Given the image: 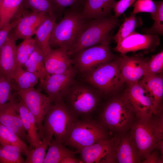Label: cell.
<instances>
[{
    "label": "cell",
    "mask_w": 163,
    "mask_h": 163,
    "mask_svg": "<svg viewBox=\"0 0 163 163\" xmlns=\"http://www.w3.org/2000/svg\"><path fill=\"white\" fill-rule=\"evenodd\" d=\"M1 0H0V6L1 4Z\"/></svg>",
    "instance_id": "obj_44"
},
{
    "label": "cell",
    "mask_w": 163,
    "mask_h": 163,
    "mask_svg": "<svg viewBox=\"0 0 163 163\" xmlns=\"http://www.w3.org/2000/svg\"><path fill=\"white\" fill-rule=\"evenodd\" d=\"M42 140L39 146L23 153L26 157L25 163H43L49 142L44 139Z\"/></svg>",
    "instance_id": "obj_34"
},
{
    "label": "cell",
    "mask_w": 163,
    "mask_h": 163,
    "mask_svg": "<svg viewBox=\"0 0 163 163\" xmlns=\"http://www.w3.org/2000/svg\"><path fill=\"white\" fill-rule=\"evenodd\" d=\"M136 118L120 96L113 97L106 103L98 121L107 131L121 134L130 129Z\"/></svg>",
    "instance_id": "obj_6"
},
{
    "label": "cell",
    "mask_w": 163,
    "mask_h": 163,
    "mask_svg": "<svg viewBox=\"0 0 163 163\" xmlns=\"http://www.w3.org/2000/svg\"><path fill=\"white\" fill-rule=\"evenodd\" d=\"M15 99L0 106V123L13 131L23 141L29 143L27 132L24 127Z\"/></svg>",
    "instance_id": "obj_16"
},
{
    "label": "cell",
    "mask_w": 163,
    "mask_h": 163,
    "mask_svg": "<svg viewBox=\"0 0 163 163\" xmlns=\"http://www.w3.org/2000/svg\"><path fill=\"white\" fill-rule=\"evenodd\" d=\"M115 2V0H85L81 14L88 20L108 17Z\"/></svg>",
    "instance_id": "obj_22"
},
{
    "label": "cell",
    "mask_w": 163,
    "mask_h": 163,
    "mask_svg": "<svg viewBox=\"0 0 163 163\" xmlns=\"http://www.w3.org/2000/svg\"><path fill=\"white\" fill-rule=\"evenodd\" d=\"M130 130L142 162L155 149L163 151L162 111L146 117L137 118Z\"/></svg>",
    "instance_id": "obj_1"
},
{
    "label": "cell",
    "mask_w": 163,
    "mask_h": 163,
    "mask_svg": "<svg viewBox=\"0 0 163 163\" xmlns=\"http://www.w3.org/2000/svg\"><path fill=\"white\" fill-rule=\"evenodd\" d=\"M45 63L48 75L62 73L72 67L73 61L67 51L61 48L52 50L45 57Z\"/></svg>",
    "instance_id": "obj_20"
},
{
    "label": "cell",
    "mask_w": 163,
    "mask_h": 163,
    "mask_svg": "<svg viewBox=\"0 0 163 163\" xmlns=\"http://www.w3.org/2000/svg\"><path fill=\"white\" fill-rule=\"evenodd\" d=\"M88 84L75 82L62 99L71 113L77 119L91 118L100 101L101 94Z\"/></svg>",
    "instance_id": "obj_2"
},
{
    "label": "cell",
    "mask_w": 163,
    "mask_h": 163,
    "mask_svg": "<svg viewBox=\"0 0 163 163\" xmlns=\"http://www.w3.org/2000/svg\"><path fill=\"white\" fill-rule=\"evenodd\" d=\"M128 85L121 97L137 118L149 116L162 111L159 110L150 95L141 85Z\"/></svg>",
    "instance_id": "obj_10"
},
{
    "label": "cell",
    "mask_w": 163,
    "mask_h": 163,
    "mask_svg": "<svg viewBox=\"0 0 163 163\" xmlns=\"http://www.w3.org/2000/svg\"><path fill=\"white\" fill-rule=\"evenodd\" d=\"M47 153L43 163H60L62 159L69 156H75L77 151H73L66 148L62 143L52 138L50 141Z\"/></svg>",
    "instance_id": "obj_26"
},
{
    "label": "cell",
    "mask_w": 163,
    "mask_h": 163,
    "mask_svg": "<svg viewBox=\"0 0 163 163\" xmlns=\"http://www.w3.org/2000/svg\"><path fill=\"white\" fill-rule=\"evenodd\" d=\"M72 47L68 55H75L89 47L110 41L111 31L119 26L120 21L114 16L90 20Z\"/></svg>",
    "instance_id": "obj_3"
},
{
    "label": "cell",
    "mask_w": 163,
    "mask_h": 163,
    "mask_svg": "<svg viewBox=\"0 0 163 163\" xmlns=\"http://www.w3.org/2000/svg\"><path fill=\"white\" fill-rule=\"evenodd\" d=\"M160 44L157 34H141L135 31L117 44L113 50L122 54L139 50L148 53L155 51Z\"/></svg>",
    "instance_id": "obj_13"
},
{
    "label": "cell",
    "mask_w": 163,
    "mask_h": 163,
    "mask_svg": "<svg viewBox=\"0 0 163 163\" xmlns=\"http://www.w3.org/2000/svg\"><path fill=\"white\" fill-rule=\"evenodd\" d=\"M23 6L32 12L55 13L56 8L51 0H24Z\"/></svg>",
    "instance_id": "obj_36"
},
{
    "label": "cell",
    "mask_w": 163,
    "mask_h": 163,
    "mask_svg": "<svg viewBox=\"0 0 163 163\" xmlns=\"http://www.w3.org/2000/svg\"><path fill=\"white\" fill-rule=\"evenodd\" d=\"M84 163L116 162L113 139H104L81 149L78 152Z\"/></svg>",
    "instance_id": "obj_14"
},
{
    "label": "cell",
    "mask_w": 163,
    "mask_h": 163,
    "mask_svg": "<svg viewBox=\"0 0 163 163\" xmlns=\"http://www.w3.org/2000/svg\"><path fill=\"white\" fill-rule=\"evenodd\" d=\"M22 154L17 146L0 145V163H25Z\"/></svg>",
    "instance_id": "obj_32"
},
{
    "label": "cell",
    "mask_w": 163,
    "mask_h": 163,
    "mask_svg": "<svg viewBox=\"0 0 163 163\" xmlns=\"http://www.w3.org/2000/svg\"><path fill=\"white\" fill-rule=\"evenodd\" d=\"M56 9L62 10L68 7H75L83 0H51Z\"/></svg>",
    "instance_id": "obj_41"
},
{
    "label": "cell",
    "mask_w": 163,
    "mask_h": 163,
    "mask_svg": "<svg viewBox=\"0 0 163 163\" xmlns=\"http://www.w3.org/2000/svg\"><path fill=\"white\" fill-rule=\"evenodd\" d=\"M24 0H1L0 6V29L10 23L23 5Z\"/></svg>",
    "instance_id": "obj_28"
},
{
    "label": "cell",
    "mask_w": 163,
    "mask_h": 163,
    "mask_svg": "<svg viewBox=\"0 0 163 163\" xmlns=\"http://www.w3.org/2000/svg\"><path fill=\"white\" fill-rule=\"evenodd\" d=\"M136 15L131 13L129 17L125 18L117 33L112 37L117 44L135 32L137 27L142 25V21L141 18L136 17Z\"/></svg>",
    "instance_id": "obj_29"
},
{
    "label": "cell",
    "mask_w": 163,
    "mask_h": 163,
    "mask_svg": "<svg viewBox=\"0 0 163 163\" xmlns=\"http://www.w3.org/2000/svg\"><path fill=\"white\" fill-rule=\"evenodd\" d=\"M17 91L16 94L34 117L38 134L42 140L43 120L52 105V101L48 96L43 94L40 90L34 88Z\"/></svg>",
    "instance_id": "obj_11"
},
{
    "label": "cell",
    "mask_w": 163,
    "mask_h": 163,
    "mask_svg": "<svg viewBox=\"0 0 163 163\" xmlns=\"http://www.w3.org/2000/svg\"><path fill=\"white\" fill-rule=\"evenodd\" d=\"M16 90L34 88L38 82L39 78L34 74L17 65L13 76Z\"/></svg>",
    "instance_id": "obj_27"
},
{
    "label": "cell",
    "mask_w": 163,
    "mask_h": 163,
    "mask_svg": "<svg viewBox=\"0 0 163 163\" xmlns=\"http://www.w3.org/2000/svg\"><path fill=\"white\" fill-rule=\"evenodd\" d=\"M83 76L85 82L103 95L115 92L124 83L121 75L118 57Z\"/></svg>",
    "instance_id": "obj_8"
},
{
    "label": "cell",
    "mask_w": 163,
    "mask_h": 163,
    "mask_svg": "<svg viewBox=\"0 0 163 163\" xmlns=\"http://www.w3.org/2000/svg\"><path fill=\"white\" fill-rule=\"evenodd\" d=\"M136 0H120L115 2L113 9L114 13V16L118 18L123 14L131 5Z\"/></svg>",
    "instance_id": "obj_39"
},
{
    "label": "cell",
    "mask_w": 163,
    "mask_h": 163,
    "mask_svg": "<svg viewBox=\"0 0 163 163\" xmlns=\"http://www.w3.org/2000/svg\"><path fill=\"white\" fill-rule=\"evenodd\" d=\"M16 90L13 81L0 75V106L15 99L12 91Z\"/></svg>",
    "instance_id": "obj_35"
},
{
    "label": "cell",
    "mask_w": 163,
    "mask_h": 163,
    "mask_svg": "<svg viewBox=\"0 0 163 163\" xmlns=\"http://www.w3.org/2000/svg\"><path fill=\"white\" fill-rule=\"evenodd\" d=\"M138 83L142 86L150 95L158 108L162 110L163 74L146 75Z\"/></svg>",
    "instance_id": "obj_24"
},
{
    "label": "cell",
    "mask_w": 163,
    "mask_h": 163,
    "mask_svg": "<svg viewBox=\"0 0 163 163\" xmlns=\"http://www.w3.org/2000/svg\"><path fill=\"white\" fill-rule=\"evenodd\" d=\"M120 134L119 136L113 138L116 162L138 163L142 162L130 132Z\"/></svg>",
    "instance_id": "obj_17"
},
{
    "label": "cell",
    "mask_w": 163,
    "mask_h": 163,
    "mask_svg": "<svg viewBox=\"0 0 163 163\" xmlns=\"http://www.w3.org/2000/svg\"><path fill=\"white\" fill-rule=\"evenodd\" d=\"M43 120V139L48 142L53 138L63 144L77 119L71 113L62 99L52 102Z\"/></svg>",
    "instance_id": "obj_4"
},
{
    "label": "cell",
    "mask_w": 163,
    "mask_h": 163,
    "mask_svg": "<svg viewBox=\"0 0 163 163\" xmlns=\"http://www.w3.org/2000/svg\"><path fill=\"white\" fill-rule=\"evenodd\" d=\"M19 17L15 20L0 29V50L7 40L12 29L18 23Z\"/></svg>",
    "instance_id": "obj_40"
},
{
    "label": "cell",
    "mask_w": 163,
    "mask_h": 163,
    "mask_svg": "<svg viewBox=\"0 0 163 163\" xmlns=\"http://www.w3.org/2000/svg\"><path fill=\"white\" fill-rule=\"evenodd\" d=\"M156 7L154 12L151 13L152 18L154 20L152 27L149 28H145L143 31L146 34H163V2L154 1Z\"/></svg>",
    "instance_id": "obj_33"
},
{
    "label": "cell",
    "mask_w": 163,
    "mask_h": 163,
    "mask_svg": "<svg viewBox=\"0 0 163 163\" xmlns=\"http://www.w3.org/2000/svg\"><path fill=\"white\" fill-rule=\"evenodd\" d=\"M28 13L19 17V21L14 27L12 33L16 40L31 37L48 14L45 12Z\"/></svg>",
    "instance_id": "obj_18"
},
{
    "label": "cell",
    "mask_w": 163,
    "mask_h": 163,
    "mask_svg": "<svg viewBox=\"0 0 163 163\" xmlns=\"http://www.w3.org/2000/svg\"><path fill=\"white\" fill-rule=\"evenodd\" d=\"M142 163H163V151L158 149H155L147 158L142 161Z\"/></svg>",
    "instance_id": "obj_42"
},
{
    "label": "cell",
    "mask_w": 163,
    "mask_h": 163,
    "mask_svg": "<svg viewBox=\"0 0 163 163\" xmlns=\"http://www.w3.org/2000/svg\"><path fill=\"white\" fill-rule=\"evenodd\" d=\"M118 59L121 75L124 83H138L145 75L148 59L142 55L129 56L121 54Z\"/></svg>",
    "instance_id": "obj_15"
},
{
    "label": "cell",
    "mask_w": 163,
    "mask_h": 163,
    "mask_svg": "<svg viewBox=\"0 0 163 163\" xmlns=\"http://www.w3.org/2000/svg\"><path fill=\"white\" fill-rule=\"evenodd\" d=\"M83 163L80 159L75 156H69L63 158L60 163Z\"/></svg>",
    "instance_id": "obj_43"
},
{
    "label": "cell",
    "mask_w": 163,
    "mask_h": 163,
    "mask_svg": "<svg viewBox=\"0 0 163 163\" xmlns=\"http://www.w3.org/2000/svg\"><path fill=\"white\" fill-rule=\"evenodd\" d=\"M0 145L18 147L22 153L28 151L30 147L13 131L0 123Z\"/></svg>",
    "instance_id": "obj_30"
},
{
    "label": "cell",
    "mask_w": 163,
    "mask_h": 163,
    "mask_svg": "<svg viewBox=\"0 0 163 163\" xmlns=\"http://www.w3.org/2000/svg\"><path fill=\"white\" fill-rule=\"evenodd\" d=\"M44 55L38 45L29 59L23 66L26 70L36 75L39 81L45 78L47 73L45 63Z\"/></svg>",
    "instance_id": "obj_25"
},
{
    "label": "cell",
    "mask_w": 163,
    "mask_h": 163,
    "mask_svg": "<svg viewBox=\"0 0 163 163\" xmlns=\"http://www.w3.org/2000/svg\"><path fill=\"white\" fill-rule=\"evenodd\" d=\"M37 43L31 37L24 39L17 46L16 50L17 65L23 67L34 52Z\"/></svg>",
    "instance_id": "obj_31"
},
{
    "label": "cell",
    "mask_w": 163,
    "mask_h": 163,
    "mask_svg": "<svg viewBox=\"0 0 163 163\" xmlns=\"http://www.w3.org/2000/svg\"><path fill=\"white\" fill-rule=\"evenodd\" d=\"M57 16L55 13H48L46 18L36 30L35 39L36 43L43 52L45 57L51 52L50 45L52 32L56 24Z\"/></svg>",
    "instance_id": "obj_23"
},
{
    "label": "cell",
    "mask_w": 163,
    "mask_h": 163,
    "mask_svg": "<svg viewBox=\"0 0 163 163\" xmlns=\"http://www.w3.org/2000/svg\"><path fill=\"white\" fill-rule=\"evenodd\" d=\"M110 41L84 49L72 59L75 68L83 75L116 58L109 46Z\"/></svg>",
    "instance_id": "obj_9"
},
{
    "label": "cell",
    "mask_w": 163,
    "mask_h": 163,
    "mask_svg": "<svg viewBox=\"0 0 163 163\" xmlns=\"http://www.w3.org/2000/svg\"><path fill=\"white\" fill-rule=\"evenodd\" d=\"M77 71L72 67L61 74L47 75L39 81V87L47 94L52 102L63 99L75 81Z\"/></svg>",
    "instance_id": "obj_12"
},
{
    "label": "cell",
    "mask_w": 163,
    "mask_h": 163,
    "mask_svg": "<svg viewBox=\"0 0 163 163\" xmlns=\"http://www.w3.org/2000/svg\"><path fill=\"white\" fill-rule=\"evenodd\" d=\"M87 21L81 12L72 10L66 12L54 27L50 41L51 48L58 47L68 51L85 28Z\"/></svg>",
    "instance_id": "obj_5"
},
{
    "label": "cell",
    "mask_w": 163,
    "mask_h": 163,
    "mask_svg": "<svg viewBox=\"0 0 163 163\" xmlns=\"http://www.w3.org/2000/svg\"><path fill=\"white\" fill-rule=\"evenodd\" d=\"M11 32L0 50V75L13 81V75L18 65L16 53L17 46L16 40Z\"/></svg>",
    "instance_id": "obj_19"
},
{
    "label": "cell",
    "mask_w": 163,
    "mask_h": 163,
    "mask_svg": "<svg viewBox=\"0 0 163 163\" xmlns=\"http://www.w3.org/2000/svg\"><path fill=\"white\" fill-rule=\"evenodd\" d=\"M163 51L153 55L148 61L146 75H156L163 73Z\"/></svg>",
    "instance_id": "obj_37"
},
{
    "label": "cell",
    "mask_w": 163,
    "mask_h": 163,
    "mask_svg": "<svg viewBox=\"0 0 163 163\" xmlns=\"http://www.w3.org/2000/svg\"><path fill=\"white\" fill-rule=\"evenodd\" d=\"M17 103L19 113L24 127L27 134L30 149L39 146L42 140L40 138L35 119L22 100L19 98Z\"/></svg>",
    "instance_id": "obj_21"
},
{
    "label": "cell",
    "mask_w": 163,
    "mask_h": 163,
    "mask_svg": "<svg viewBox=\"0 0 163 163\" xmlns=\"http://www.w3.org/2000/svg\"><path fill=\"white\" fill-rule=\"evenodd\" d=\"M108 131L98 121L91 118L77 119L73 124L63 144L78 152L102 139H108Z\"/></svg>",
    "instance_id": "obj_7"
},
{
    "label": "cell",
    "mask_w": 163,
    "mask_h": 163,
    "mask_svg": "<svg viewBox=\"0 0 163 163\" xmlns=\"http://www.w3.org/2000/svg\"><path fill=\"white\" fill-rule=\"evenodd\" d=\"M134 7L131 13L135 14L141 12H148L151 13L155 11L156 7L152 0H137L132 5Z\"/></svg>",
    "instance_id": "obj_38"
}]
</instances>
